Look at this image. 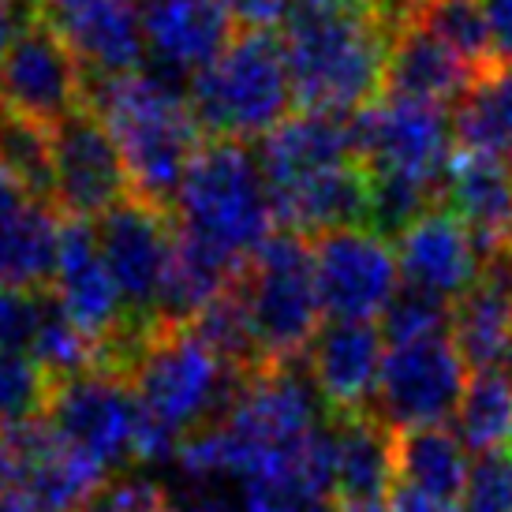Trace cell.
<instances>
[{"mask_svg":"<svg viewBox=\"0 0 512 512\" xmlns=\"http://www.w3.org/2000/svg\"><path fill=\"white\" fill-rule=\"evenodd\" d=\"M281 45L299 105L352 116L385 90L393 27L370 0H292Z\"/></svg>","mask_w":512,"mask_h":512,"instance_id":"1","label":"cell"},{"mask_svg":"<svg viewBox=\"0 0 512 512\" xmlns=\"http://www.w3.org/2000/svg\"><path fill=\"white\" fill-rule=\"evenodd\" d=\"M243 378L191 326L150 329L128 363L143 408V460H176L191 434L232 408Z\"/></svg>","mask_w":512,"mask_h":512,"instance_id":"2","label":"cell"},{"mask_svg":"<svg viewBox=\"0 0 512 512\" xmlns=\"http://www.w3.org/2000/svg\"><path fill=\"white\" fill-rule=\"evenodd\" d=\"M86 105L113 131L128 165L131 195L172 206L187 165L202 146L187 83L157 68H135L94 79L86 90Z\"/></svg>","mask_w":512,"mask_h":512,"instance_id":"3","label":"cell"},{"mask_svg":"<svg viewBox=\"0 0 512 512\" xmlns=\"http://www.w3.org/2000/svg\"><path fill=\"white\" fill-rule=\"evenodd\" d=\"M172 217L187 240L247 266L277 221L255 150L240 139L202 143L172 199Z\"/></svg>","mask_w":512,"mask_h":512,"instance_id":"4","label":"cell"},{"mask_svg":"<svg viewBox=\"0 0 512 512\" xmlns=\"http://www.w3.org/2000/svg\"><path fill=\"white\" fill-rule=\"evenodd\" d=\"M187 98L202 135L240 143L266 139L296 105L285 45L273 34L240 30L225 53L187 83Z\"/></svg>","mask_w":512,"mask_h":512,"instance_id":"5","label":"cell"},{"mask_svg":"<svg viewBox=\"0 0 512 512\" xmlns=\"http://www.w3.org/2000/svg\"><path fill=\"white\" fill-rule=\"evenodd\" d=\"M240 296L262 363H292L307 356L326 311L314 277V247L303 232H273L247 258Z\"/></svg>","mask_w":512,"mask_h":512,"instance_id":"6","label":"cell"},{"mask_svg":"<svg viewBox=\"0 0 512 512\" xmlns=\"http://www.w3.org/2000/svg\"><path fill=\"white\" fill-rule=\"evenodd\" d=\"M45 423L94 471H120L143 460V408L128 374L94 367L53 382Z\"/></svg>","mask_w":512,"mask_h":512,"instance_id":"7","label":"cell"},{"mask_svg":"<svg viewBox=\"0 0 512 512\" xmlns=\"http://www.w3.org/2000/svg\"><path fill=\"white\" fill-rule=\"evenodd\" d=\"M352 146L370 176H400L438 187L453 165V120L441 105L382 94L348 116Z\"/></svg>","mask_w":512,"mask_h":512,"instance_id":"8","label":"cell"},{"mask_svg":"<svg viewBox=\"0 0 512 512\" xmlns=\"http://www.w3.org/2000/svg\"><path fill=\"white\" fill-rule=\"evenodd\" d=\"M98 243L124 296L135 329H157V307L176 255V217L169 206L128 195L98 217Z\"/></svg>","mask_w":512,"mask_h":512,"instance_id":"9","label":"cell"},{"mask_svg":"<svg viewBox=\"0 0 512 512\" xmlns=\"http://www.w3.org/2000/svg\"><path fill=\"white\" fill-rule=\"evenodd\" d=\"M468 389V359L460 356L453 333L393 344L385 352L382 382L370 412L393 430L441 427L456 415Z\"/></svg>","mask_w":512,"mask_h":512,"instance_id":"10","label":"cell"},{"mask_svg":"<svg viewBox=\"0 0 512 512\" xmlns=\"http://www.w3.org/2000/svg\"><path fill=\"white\" fill-rule=\"evenodd\" d=\"M314 277L322 311L329 318L370 322L389 307L404 285L397 262V247L370 225L333 228L314 236Z\"/></svg>","mask_w":512,"mask_h":512,"instance_id":"11","label":"cell"},{"mask_svg":"<svg viewBox=\"0 0 512 512\" xmlns=\"http://www.w3.org/2000/svg\"><path fill=\"white\" fill-rule=\"evenodd\" d=\"M86 68L42 19H34L0 53V105L57 128L86 109Z\"/></svg>","mask_w":512,"mask_h":512,"instance_id":"12","label":"cell"},{"mask_svg":"<svg viewBox=\"0 0 512 512\" xmlns=\"http://www.w3.org/2000/svg\"><path fill=\"white\" fill-rule=\"evenodd\" d=\"M131 195V176L113 131L90 105L53 128V206L75 221L105 217Z\"/></svg>","mask_w":512,"mask_h":512,"instance_id":"13","label":"cell"},{"mask_svg":"<svg viewBox=\"0 0 512 512\" xmlns=\"http://www.w3.org/2000/svg\"><path fill=\"white\" fill-rule=\"evenodd\" d=\"M38 19L94 79L135 72L146 53L143 15L131 0H38Z\"/></svg>","mask_w":512,"mask_h":512,"instance_id":"14","label":"cell"},{"mask_svg":"<svg viewBox=\"0 0 512 512\" xmlns=\"http://www.w3.org/2000/svg\"><path fill=\"white\" fill-rule=\"evenodd\" d=\"M385 367V333L374 322L329 318L307 348V374L329 415H363Z\"/></svg>","mask_w":512,"mask_h":512,"instance_id":"15","label":"cell"},{"mask_svg":"<svg viewBox=\"0 0 512 512\" xmlns=\"http://www.w3.org/2000/svg\"><path fill=\"white\" fill-rule=\"evenodd\" d=\"M143 38L150 68L191 83L236 38L225 0H143Z\"/></svg>","mask_w":512,"mask_h":512,"instance_id":"16","label":"cell"},{"mask_svg":"<svg viewBox=\"0 0 512 512\" xmlns=\"http://www.w3.org/2000/svg\"><path fill=\"white\" fill-rule=\"evenodd\" d=\"M393 247H397L400 277L449 303L464 296L486 266V255L479 251L475 236L441 202L430 206L423 217H415L408 228H400L393 236Z\"/></svg>","mask_w":512,"mask_h":512,"instance_id":"17","label":"cell"},{"mask_svg":"<svg viewBox=\"0 0 512 512\" xmlns=\"http://www.w3.org/2000/svg\"><path fill=\"white\" fill-rule=\"evenodd\" d=\"M258 143H262L258 165L270 184L273 202L292 195L296 187L311 184L322 172L359 161L348 116L322 113V109H303V113L288 116Z\"/></svg>","mask_w":512,"mask_h":512,"instance_id":"18","label":"cell"},{"mask_svg":"<svg viewBox=\"0 0 512 512\" xmlns=\"http://www.w3.org/2000/svg\"><path fill=\"white\" fill-rule=\"evenodd\" d=\"M333 498L341 509H367L397 494V430L374 412L329 415Z\"/></svg>","mask_w":512,"mask_h":512,"instance_id":"19","label":"cell"},{"mask_svg":"<svg viewBox=\"0 0 512 512\" xmlns=\"http://www.w3.org/2000/svg\"><path fill=\"white\" fill-rule=\"evenodd\" d=\"M441 206L464 221L486 258L512 251V165L460 150L445 172Z\"/></svg>","mask_w":512,"mask_h":512,"instance_id":"20","label":"cell"},{"mask_svg":"<svg viewBox=\"0 0 512 512\" xmlns=\"http://www.w3.org/2000/svg\"><path fill=\"white\" fill-rule=\"evenodd\" d=\"M475 68L456 49L434 38L419 23H400L393 30L389 45V68H385V94L430 105H453L468 83L475 79Z\"/></svg>","mask_w":512,"mask_h":512,"instance_id":"21","label":"cell"},{"mask_svg":"<svg viewBox=\"0 0 512 512\" xmlns=\"http://www.w3.org/2000/svg\"><path fill=\"white\" fill-rule=\"evenodd\" d=\"M468 475V445L445 427L397 430V490L438 505H456L464 501Z\"/></svg>","mask_w":512,"mask_h":512,"instance_id":"22","label":"cell"},{"mask_svg":"<svg viewBox=\"0 0 512 512\" xmlns=\"http://www.w3.org/2000/svg\"><path fill=\"white\" fill-rule=\"evenodd\" d=\"M453 139L464 154L512 165V60H494L453 101Z\"/></svg>","mask_w":512,"mask_h":512,"instance_id":"23","label":"cell"},{"mask_svg":"<svg viewBox=\"0 0 512 512\" xmlns=\"http://www.w3.org/2000/svg\"><path fill=\"white\" fill-rule=\"evenodd\" d=\"M60 232L64 225L53 214V202L45 199L0 217V288L42 292L45 285H53Z\"/></svg>","mask_w":512,"mask_h":512,"instance_id":"24","label":"cell"},{"mask_svg":"<svg viewBox=\"0 0 512 512\" xmlns=\"http://www.w3.org/2000/svg\"><path fill=\"white\" fill-rule=\"evenodd\" d=\"M456 438L471 453L512 449V378L498 370H475L456 408Z\"/></svg>","mask_w":512,"mask_h":512,"instance_id":"25","label":"cell"},{"mask_svg":"<svg viewBox=\"0 0 512 512\" xmlns=\"http://www.w3.org/2000/svg\"><path fill=\"white\" fill-rule=\"evenodd\" d=\"M404 23H419L423 30H430L434 38H441L468 60L475 72L501 60L483 0H419Z\"/></svg>","mask_w":512,"mask_h":512,"instance_id":"26","label":"cell"},{"mask_svg":"<svg viewBox=\"0 0 512 512\" xmlns=\"http://www.w3.org/2000/svg\"><path fill=\"white\" fill-rule=\"evenodd\" d=\"M0 169L34 199L53 202V128L0 105Z\"/></svg>","mask_w":512,"mask_h":512,"instance_id":"27","label":"cell"},{"mask_svg":"<svg viewBox=\"0 0 512 512\" xmlns=\"http://www.w3.org/2000/svg\"><path fill=\"white\" fill-rule=\"evenodd\" d=\"M30 356L49 374V382H64V378L101 367V344L83 326H75L72 314L64 311L57 299L45 296L42 322H38L34 344H30Z\"/></svg>","mask_w":512,"mask_h":512,"instance_id":"28","label":"cell"},{"mask_svg":"<svg viewBox=\"0 0 512 512\" xmlns=\"http://www.w3.org/2000/svg\"><path fill=\"white\" fill-rule=\"evenodd\" d=\"M53 382L38 359L19 348H0V427H15L45 415Z\"/></svg>","mask_w":512,"mask_h":512,"instance_id":"29","label":"cell"},{"mask_svg":"<svg viewBox=\"0 0 512 512\" xmlns=\"http://www.w3.org/2000/svg\"><path fill=\"white\" fill-rule=\"evenodd\" d=\"M449 329H453V303L408 285V281L397 288V296L389 299V307L382 311V333L389 344L419 341V337H434V333H449Z\"/></svg>","mask_w":512,"mask_h":512,"instance_id":"30","label":"cell"},{"mask_svg":"<svg viewBox=\"0 0 512 512\" xmlns=\"http://www.w3.org/2000/svg\"><path fill=\"white\" fill-rule=\"evenodd\" d=\"M79 512H176V501L157 479L120 475L105 479Z\"/></svg>","mask_w":512,"mask_h":512,"instance_id":"31","label":"cell"},{"mask_svg":"<svg viewBox=\"0 0 512 512\" xmlns=\"http://www.w3.org/2000/svg\"><path fill=\"white\" fill-rule=\"evenodd\" d=\"M464 512H512V449L483 453L471 464Z\"/></svg>","mask_w":512,"mask_h":512,"instance_id":"32","label":"cell"},{"mask_svg":"<svg viewBox=\"0 0 512 512\" xmlns=\"http://www.w3.org/2000/svg\"><path fill=\"white\" fill-rule=\"evenodd\" d=\"M45 292L30 288H0V348L30 352L38 322H42Z\"/></svg>","mask_w":512,"mask_h":512,"instance_id":"33","label":"cell"},{"mask_svg":"<svg viewBox=\"0 0 512 512\" xmlns=\"http://www.w3.org/2000/svg\"><path fill=\"white\" fill-rule=\"evenodd\" d=\"M232 23L247 34H273L288 23L292 0H225Z\"/></svg>","mask_w":512,"mask_h":512,"instance_id":"34","label":"cell"},{"mask_svg":"<svg viewBox=\"0 0 512 512\" xmlns=\"http://www.w3.org/2000/svg\"><path fill=\"white\" fill-rule=\"evenodd\" d=\"M34 19H38V0H0V53Z\"/></svg>","mask_w":512,"mask_h":512,"instance_id":"35","label":"cell"},{"mask_svg":"<svg viewBox=\"0 0 512 512\" xmlns=\"http://www.w3.org/2000/svg\"><path fill=\"white\" fill-rule=\"evenodd\" d=\"M490 30H494V45H498V57L512 60V0H483Z\"/></svg>","mask_w":512,"mask_h":512,"instance_id":"36","label":"cell"},{"mask_svg":"<svg viewBox=\"0 0 512 512\" xmlns=\"http://www.w3.org/2000/svg\"><path fill=\"white\" fill-rule=\"evenodd\" d=\"M27 202H34V195H30L27 187L15 180L12 172L0 169V217L15 214V210H23Z\"/></svg>","mask_w":512,"mask_h":512,"instance_id":"37","label":"cell"},{"mask_svg":"<svg viewBox=\"0 0 512 512\" xmlns=\"http://www.w3.org/2000/svg\"><path fill=\"white\" fill-rule=\"evenodd\" d=\"M370 4H374V12L382 15L389 27L397 30L400 23H404V19L412 15V8L419 4V0H370Z\"/></svg>","mask_w":512,"mask_h":512,"instance_id":"38","label":"cell"},{"mask_svg":"<svg viewBox=\"0 0 512 512\" xmlns=\"http://www.w3.org/2000/svg\"><path fill=\"white\" fill-rule=\"evenodd\" d=\"M393 509L397 512H460L453 505H438V501H427V498H415L408 490H397L393 494Z\"/></svg>","mask_w":512,"mask_h":512,"instance_id":"39","label":"cell"},{"mask_svg":"<svg viewBox=\"0 0 512 512\" xmlns=\"http://www.w3.org/2000/svg\"><path fill=\"white\" fill-rule=\"evenodd\" d=\"M0 512H42V509H34L23 494H15V490H4V486H0Z\"/></svg>","mask_w":512,"mask_h":512,"instance_id":"40","label":"cell"}]
</instances>
